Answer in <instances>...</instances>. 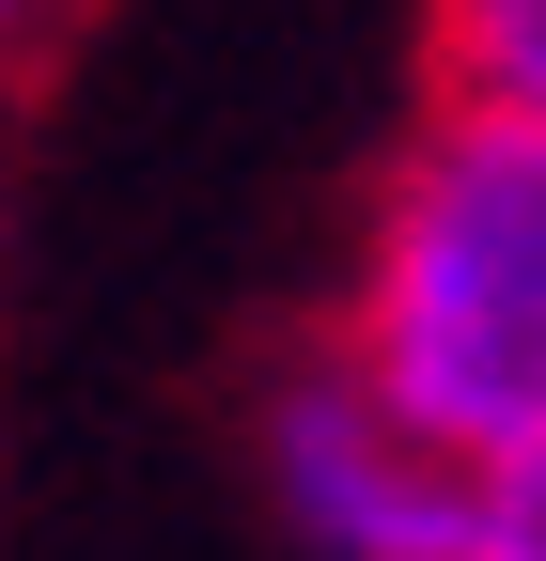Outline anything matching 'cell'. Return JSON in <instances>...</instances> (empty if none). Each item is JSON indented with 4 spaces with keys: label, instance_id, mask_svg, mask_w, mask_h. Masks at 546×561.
I'll use <instances>...</instances> for the list:
<instances>
[{
    "label": "cell",
    "instance_id": "6da1fadb",
    "mask_svg": "<svg viewBox=\"0 0 546 561\" xmlns=\"http://www.w3.org/2000/svg\"><path fill=\"white\" fill-rule=\"evenodd\" d=\"M328 359L375 375L437 453H546V110L437 94L360 203Z\"/></svg>",
    "mask_w": 546,
    "mask_h": 561
},
{
    "label": "cell",
    "instance_id": "7a4b0ae2",
    "mask_svg": "<svg viewBox=\"0 0 546 561\" xmlns=\"http://www.w3.org/2000/svg\"><path fill=\"white\" fill-rule=\"evenodd\" d=\"M250 468H265V515L297 530V561H453L468 546V453H437L328 343L282 359V390L250 421Z\"/></svg>",
    "mask_w": 546,
    "mask_h": 561
},
{
    "label": "cell",
    "instance_id": "3957f363",
    "mask_svg": "<svg viewBox=\"0 0 546 561\" xmlns=\"http://www.w3.org/2000/svg\"><path fill=\"white\" fill-rule=\"evenodd\" d=\"M437 94L546 110V0H437Z\"/></svg>",
    "mask_w": 546,
    "mask_h": 561
},
{
    "label": "cell",
    "instance_id": "277c9868",
    "mask_svg": "<svg viewBox=\"0 0 546 561\" xmlns=\"http://www.w3.org/2000/svg\"><path fill=\"white\" fill-rule=\"evenodd\" d=\"M453 561H546V453L468 468V546Z\"/></svg>",
    "mask_w": 546,
    "mask_h": 561
},
{
    "label": "cell",
    "instance_id": "5b68a950",
    "mask_svg": "<svg viewBox=\"0 0 546 561\" xmlns=\"http://www.w3.org/2000/svg\"><path fill=\"white\" fill-rule=\"evenodd\" d=\"M16 16H32V0H0V32H16Z\"/></svg>",
    "mask_w": 546,
    "mask_h": 561
}]
</instances>
